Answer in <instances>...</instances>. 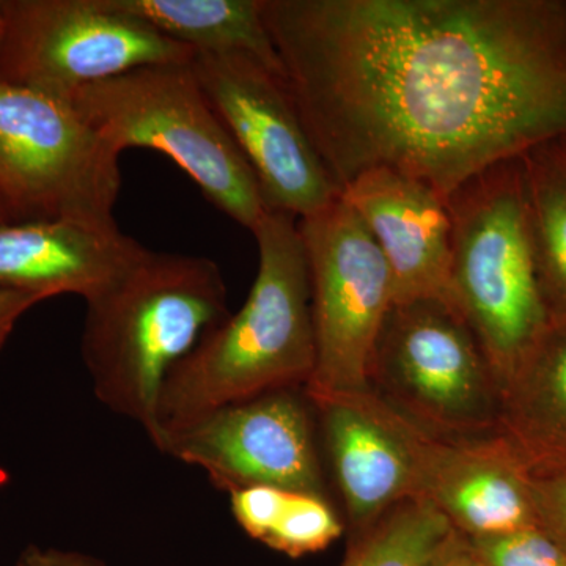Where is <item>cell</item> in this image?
<instances>
[{"instance_id": "obj_4", "label": "cell", "mask_w": 566, "mask_h": 566, "mask_svg": "<svg viewBox=\"0 0 566 566\" xmlns=\"http://www.w3.org/2000/svg\"><path fill=\"white\" fill-rule=\"evenodd\" d=\"M447 205L453 304L502 387L553 327L536 271L523 156L475 175Z\"/></svg>"}, {"instance_id": "obj_20", "label": "cell", "mask_w": 566, "mask_h": 566, "mask_svg": "<svg viewBox=\"0 0 566 566\" xmlns=\"http://www.w3.org/2000/svg\"><path fill=\"white\" fill-rule=\"evenodd\" d=\"M344 528L327 495L289 491L263 545L289 557H304L333 545Z\"/></svg>"}, {"instance_id": "obj_23", "label": "cell", "mask_w": 566, "mask_h": 566, "mask_svg": "<svg viewBox=\"0 0 566 566\" xmlns=\"http://www.w3.org/2000/svg\"><path fill=\"white\" fill-rule=\"evenodd\" d=\"M534 490L539 527L545 528L566 553V476H534Z\"/></svg>"}, {"instance_id": "obj_13", "label": "cell", "mask_w": 566, "mask_h": 566, "mask_svg": "<svg viewBox=\"0 0 566 566\" xmlns=\"http://www.w3.org/2000/svg\"><path fill=\"white\" fill-rule=\"evenodd\" d=\"M312 403L353 534L419 497L415 422L374 390Z\"/></svg>"}, {"instance_id": "obj_12", "label": "cell", "mask_w": 566, "mask_h": 566, "mask_svg": "<svg viewBox=\"0 0 566 566\" xmlns=\"http://www.w3.org/2000/svg\"><path fill=\"white\" fill-rule=\"evenodd\" d=\"M416 460L419 497L464 538L539 526L534 476L501 436L442 438L419 427Z\"/></svg>"}, {"instance_id": "obj_24", "label": "cell", "mask_w": 566, "mask_h": 566, "mask_svg": "<svg viewBox=\"0 0 566 566\" xmlns=\"http://www.w3.org/2000/svg\"><path fill=\"white\" fill-rule=\"evenodd\" d=\"M44 300L41 294L0 289V349L9 340L18 319Z\"/></svg>"}, {"instance_id": "obj_16", "label": "cell", "mask_w": 566, "mask_h": 566, "mask_svg": "<svg viewBox=\"0 0 566 566\" xmlns=\"http://www.w3.org/2000/svg\"><path fill=\"white\" fill-rule=\"evenodd\" d=\"M495 434L535 479L566 476V329L551 327L501 387Z\"/></svg>"}, {"instance_id": "obj_21", "label": "cell", "mask_w": 566, "mask_h": 566, "mask_svg": "<svg viewBox=\"0 0 566 566\" xmlns=\"http://www.w3.org/2000/svg\"><path fill=\"white\" fill-rule=\"evenodd\" d=\"M486 566H566V553L543 527L465 538Z\"/></svg>"}, {"instance_id": "obj_15", "label": "cell", "mask_w": 566, "mask_h": 566, "mask_svg": "<svg viewBox=\"0 0 566 566\" xmlns=\"http://www.w3.org/2000/svg\"><path fill=\"white\" fill-rule=\"evenodd\" d=\"M142 244L120 229L69 221L0 223V289L87 300Z\"/></svg>"}, {"instance_id": "obj_8", "label": "cell", "mask_w": 566, "mask_h": 566, "mask_svg": "<svg viewBox=\"0 0 566 566\" xmlns=\"http://www.w3.org/2000/svg\"><path fill=\"white\" fill-rule=\"evenodd\" d=\"M0 84L65 99L87 85L148 65L191 63L114 0H0Z\"/></svg>"}, {"instance_id": "obj_7", "label": "cell", "mask_w": 566, "mask_h": 566, "mask_svg": "<svg viewBox=\"0 0 566 566\" xmlns=\"http://www.w3.org/2000/svg\"><path fill=\"white\" fill-rule=\"evenodd\" d=\"M379 398L442 438L497 431L501 386L455 305L441 300L394 304L370 368Z\"/></svg>"}, {"instance_id": "obj_2", "label": "cell", "mask_w": 566, "mask_h": 566, "mask_svg": "<svg viewBox=\"0 0 566 566\" xmlns=\"http://www.w3.org/2000/svg\"><path fill=\"white\" fill-rule=\"evenodd\" d=\"M259 271L238 314L212 327L175 365L158 406L164 434L205 415L281 389L307 387L315 370L311 277L297 219L266 211L252 230Z\"/></svg>"}, {"instance_id": "obj_5", "label": "cell", "mask_w": 566, "mask_h": 566, "mask_svg": "<svg viewBox=\"0 0 566 566\" xmlns=\"http://www.w3.org/2000/svg\"><path fill=\"white\" fill-rule=\"evenodd\" d=\"M65 99L118 153L150 148L172 159L218 210L251 232L268 211L251 166L191 63L140 66Z\"/></svg>"}, {"instance_id": "obj_11", "label": "cell", "mask_w": 566, "mask_h": 566, "mask_svg": "<svg viewBox=\"0 0 566 566\" xmlns=\"http://www.w3.org/2000/svg\"><path fill=\"white\" fill-rule=\"evenodd\" d=\"M315 419L303 387L274 390L199 417L164 434L156 449L202 469L229 494L274 486L326 495Z\"/></svg>"}, {"instance_id": "obj_10", "label": "cell", "mask_w": 566, "mask_h": 566, "mask_svg": "<svg viewBox=\"0 0 566 566\" xmlns=\"http://www.w3.org/2000/svg\"><path fill=\"white\" fill-rule=\"evenodd\" d=\"M191 69L251 166L264 207L297 221L340 197L308 136L285 74L244 54L196 52Z\"/></svg>"}, {"instance_id": "obj_14", "label": "cell", "mask_w": 566, "mask_h": 566, "mask_svg": "<svg viewBox=\"0 0 566 566\" xmlns=\"http://www.w3.org/2000/svg\"><path fill=\"white\" fill-rule=\"evenodd\" d=\"M342 197L385 256L394 304L420 300L453 304L452 221L444 196L428 182L376 167L354 177Z\"/></svg>"}, {"instance_id": "obj_3", "label": "cell", "mask_w": 566, "mask_h": 566, "mask_svg": "<svg viewBox=\"0 0 566 566\" xmlns=\"http://www.w3.org/2000/svg\"><path fill=\"white\" fill-rule=\"evenodd\" d=\"M85 301L82 359L111 412L158 433L163 386L175 365L229 318L221 268L207 256L144 248Z\"/></svg>"}, {"instance_id": "obj_6", "label": "cell", "mask_w": 566, "mask_h": 566, "mask_svg": "<svg viewBox=\"0 0 566 566\" xmlns=\"http://www.w3.org/2000/svg\"><path fill=\"white\" fill-rule=\"evenodd\" d=\"M118 158L66 99L0 84V200L11 222L117 229Z\"/></svg>"}, {"instance_id": "obj_17", "label": "cell", "mask_w": 566, "mask_h": 566, "mask_svg": "<svg viewBox=\"0 0 566 566\" xmlns=\"http://www.w3.org/2000/svg\"><path fill=\"white\" fill-rule=\"evenodd\" d=\"M167 39L211 54H244L285 74L262 0H114Z\"/></svg>"}, {"instance_id": "obj_1", "label": "cell", "mask_w": 566, "mask_h": 566, "mask_svg": "<svg viewBox=\"0 0 566 566\" xmlns=\"http://www.w3.org/2000/svg\"><path fill=\"white\" fill-rule=\"evenodd\" d=\"M342 189L387 167L450 196L566 137V0H262Z\"/></svg>"}, {"instance_id": "obj_29", "label": "cell", "mask_w": 566, "mask_h": 566, "mask_svg": "<svg viewBox=\"0 0 566 566\" xmlns=\"http://www.w3.org/2000/svg\"><path fill=\"white\" fill-rule=\"evenodd\" d=\"M0 29H2V14H0Z\"/></svg>"}, {"instance_id": "obj_26", "label": "cell", "mask_w": 566, "mask_h": 566, "mask_svg": "<svg viewBox=\"0 0 566 566\" xmlns=\"http://www.w3.org/2000/svg\"><path fill=\"white\" fill-rule=\"evenodd\" d=\"M430 566H486L472 551L468 539L463 535L453 534L452 538L438 554Z\"/></svg>"}, {"instance_id": "obj_27", "label": "cell", "mask_w": 566, "mask_h": 566, "mask_svg": "<svg viewBox=\"0 0 566 566\" xmlns=\"http://www.w3.org/2000/svg\"><path fill=\"white\" fill-rule=\"evenodd\" d=\"M11 222L9 211H7L6 205L0 200V223Z\"/></svg>"}, {"instance_id": "obj_18", "label": "cell", "mask_w": 566, "mask_h": 566, "mask_svg": "<svg viewBox=\"0 0 566 566\" xmlns=\"http://www.w3.org/2000/svg\"><path fill=\"white\" fill-rule=\"evenodd\" d=\"M523 161L539 289L551 323L566 329V148L538 145Z\"/></svg>"}, {"instance_id": "obj_19", "label": "cell", "mask_w": 566, "mask_h": 566, "mask_svg": "<svg viewBox=\"0 0 566 566\" xmlns=\"http://www.w3.org/2000/svg\"><path fill=\"white\" fill-rule=\"evenodd\" d=\"M453 534L431 502L408 499L353 534L342 566H430Z\"/></svg>"}, {"instance_id": "obj_9", "label": "cell", "mask_w": 566, "mask_h": 566, "mask_svg": "<svg viewBox=\"0 0 566 566\" xmlns=\"http://www.w3.org/2000/svg\"><path fill=\"white\" fill-rule=\"evenodd\" d=\"M308 277L315 334L311 400L371 390L379 334L394 305L385 256L344 197L297 221Z\"/></svg>"}, {"instance_id": "obj_25", "label": "cell", "mask_w": 566, "mask_h": 566, "mask_svg": "<svg viewBox=\"0 0 566 566\" xmlns=\"http://www.w3.org/2000/svg\"><path fill=\"white\" fill-rule=\"evenodd\" d=\"M14 566H106L99 558L80 551L31 546L21 554Z\"/></svg>"}, {"instance_id": "obj_28", "label": "cell", "mask_w": 566, "mask_h": 566, "mask_svg": "<svg viewBox=\"0 0 566 566\" xmlns=\"http://www.w3.org/2000/svg\"><path fill=\"white\" fill-rule=\"evenodd\" d=\"M560 144L564 145V147L566 148V137H565V139L560 140Z\"/></svg>"}, {"instance_id": "obj_22", "label": "cell", "mask_w": 566, "mask_h": 566, "mask_svg": "<svg viewBox=\"0 0 566 566\" xmlns=\"http://www.w3.org/2000/svg\"><path fill=\"white\" fill-rule=\"evenodd\" d=\"M289 490L274 486H252L230 494V506L237 523L245 534L263 543L273 531Z\"/></svg>"}]
</instances>
